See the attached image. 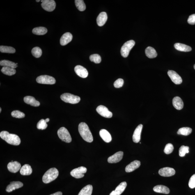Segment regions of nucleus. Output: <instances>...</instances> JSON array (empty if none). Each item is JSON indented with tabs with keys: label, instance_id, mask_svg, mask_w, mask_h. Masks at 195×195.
<instances>
[{
	"label": "nucleus",
	"instance_id": "1",
	"mask_svg": "<svg viewBox=\"0 0 195 195\" xmlns=\"http://www.w3.org/2000/svg\"><path fill=\"white\" fill-rule=\"evenodd\" d=\"M0 136L2 139L4 140L6 142L10 145H19L21 143L20 138L17 135L10 134L6 131H3L0 133Z\"/></svg>",
	"mask_w": 195,
	"mask_h": 195
},
{
	"label": "nucleus",
	"instance_id": "2",
	"mask_svg": "<svg viewBox=\"0 0 195 195\" xmlns=\"http://www.w3.org/2000/svg\"><path fill=\"white\" fill-rule=\"evenodd\" d=\"M79 131L81 137L85 141L90 143L93 141V136L86 123L82 122L79 125Z\"/></svg>",
	"mask_w": 195,
	"mask_h": 195
},
{
	"label": "nucleus",
	"instance_id": "3",
	"mask_svg": "<svg viewBox=\"0 0 195 195\" xmlns=\"http://www.w3.org/2000/svg\"><path fill=\"white\" fill-rule=\"evenodd\" d=\"M58 175V171L56 168H50L46 172L42 178L44 183L48 184L56 180Z\"/></svg>",
	"mask_w": 195,
	"mask_h": 195
},
{
	"label": "nucleus",
	"instance_id": "4",
	"mask_svg": "<svg viewBox=\"0 0 195 195\" xmlns=\"http://www.w3.org/2000/svg\"><path fill=\"white\" fill-rule=\"evenodd\" d=\"M61 98L65 102L73 104L78 103L81 100L80 98L78 96L69 93L62 94L61 96Z\"/></svg>",
	"mask_w": 195,
	"mask_h": 195
},
{
	"label": "nucleus",
	"instance_id": "5",
	"mask_svg": "<svg viewBox=\"0 0 195 195\" xmlns=\"http://www.w3.org/2000/svg\"><path fill=\"white\" fill-rule=\"evenodd\" d=\"M58 137L62 141L67 143H70L72 141V138L70 133L65 127L61 128L58 131Z\"/></svg>",
	"mask_w": 195,
	"mask_h": 195
},
{
	"label": "nucleus",
	"instance_id": "6",
	"mask_svg": "<svg viewBox=\"0 0 195 195\" xmlns=\"http://www.w3.org/2000/svg\"><path fill=\"white\" fill-rule=\"evenodd\" d=\"M135 44L134 40H131L126 42L122 46L121 49V54L122 56L127 58L131 50Z\"/></svg>",
	"mask_w": 195,
	"mask_h": 195
},
{
	"label": "nucleus",
	"instance_id": "7",
	"mask_svg": "<svg viewBox=\"0 0 195 195\" xmlns=\"http://www.w3.org/2000/svg\"><path fill=\"white\" fill-rule=\"evenodd\" d=\"M36 81L39 84H44L53 85L56 82L54 78L46 75L38 76L36 79Z\"/></svg>",
	"mask_w": 195,
	"mask_h": 195
},
{
	"label": "nucleus",
	"instance_id": "8",
	"mask_svg": "<svg viewBox=\"0 0 195 195\" xmlns=\"http://www.w3.org/2000/svg\"><path fill=\"white\" fill-rule=\"evenodd\" d=\"M87 170L86 167L82 166H80L73 170L70 172V175L76 178H81L84 177V174L86 172Z\"/></svg>",
	"mask_w": 195,
	"mask_h": 195
},
{
	"label": "nucleus",
	"instance_id": "9",
	"mask_svg": "<svg viewBox=\"0 0 195 195\" xmlns=\"http://www.w3.org/2000/svg\"><path fill=\"white\" fill-rule=\"evenodd\" d=\"M41 1L42 8L47 11L52 12L56 8V3L54 0H43Z\"/></svg>",
	"mask_w": 195,
	"mask_h": 195
},
{
	"label": "nucleus",
	"instance_id": "10",
	"mask_svg": "<svg viewBox=\"0 0 195 195\" xmlns=\"http://www.w3.org/2000/svg\"><path fill=\"white\" fill-rule=\"evenodd\" d=\"M96 111L99 114L104 118H110L112 116V113L104 106H98L97 108Z\"/></svg>",
	"mask_w": 195,
	"mask_h": 195
},
{
	"label": "nucleus",
	"instance_id": "11",
	"mask_svg": "<svg viewBox=\"0 0 195 195\" xmlns=\"http://www.w3.org/2000/svg\"><path fill=\"white\" fill-rule=\"evenodd\" d=\"M168 74L172 82L176 85H179L182 84V80L180 76L175 71L169 70L168 72Z\"/></svg>",
	"mask_w": 195,
	"mask_h": 195
},
{
	"label": "nucleus",
	"instance_id": "12",
	"mask_svg": "<svg viewBox=\"0 0 195 195\" xmlns=\"http://www.w3.org/2000/svg\"><path fill=\"white\" fill-rule=\"evenodd\" d=\"M123 155L124 153L123 152H117L108 158V162L110 164H115L119 162L123 159Z\"/></svg>",
	"mask_w": 195,
	"mask_h": 195
},
{
	"label": "nucleus",
	"instance_id": "13",
	"mask_svg": "<svg viewBox=\"0 0 195 195\" xmlns=\"http://www.w3.org/2000/svg\"><path fill=\"white\" fill-rule=\"evenodd\" d=\"M175 170L173 168L166 167L161 168L159 171V173L161 176L170 177L175 175Z\"/></svg>",
	"mask_w": 195,
	"mask_h": 195
},
{
	"label": "nucleus",
	"instance_id": "14",
	"mask_svg": "<svg viewBox=\"0 0 195 195\" xmlns=\"http://www.w3.org/2000/svg\"><path fill=\"white\" fill-rule=\"evenodd\" d=\"M74 71L76 74L81 77L86 78L88 75L87 70L81 65H78L76 66L74 68Z\"/></svg>",
	"mask_w": 195,
	"mask_h": 195
},
{
	"label": "nucleus",
	"instance_id": "15",
	"mask_svg": "<svg viewBox=\"0 0 195 195\" xmlns=\"http://www.w3.org/2000/svg\"><path fill=\"white\" fill-rule=\"evenodd\" d=\"M143 128V125L140 124L138 125L135 130L133 136V140L134 142H139L141 140V135Z\"/></svg>",
	"mask_w": 195,
	"mask_h": 195
},
{
	"label": "nucleus",
	"instance_id": "16",
	"mask_svg": "<svg viewBox=\"0 0 195 195\" xmlns=\"http://www.w3.org/2000/svg\"><path fill=\"white\" fill-rule=\"evenodd\" d=\"M23 184L20 182H10L9 185L7 186L6 191L8 192H10L15 189L22 188Z\"/></svg>",
	"mask_w": 195,
	"mask_h": 195
},
{
	"label": "nucleus",
	"instance_id": "17",
	"mask_svg": "<svg viewBox=\"0 0 195 195\" xmlns=\"http://www.w3.org/2000/svg\"><path fill=\"white\" fill-rule=\"evenodd\" d=\"M127 186V183L125 182H122L116 188L115 190L112 192L110 195H120L124 191Z\"/></svg>",
	"mask_w": 195,
	"mask_h": 195
},
{
	"label": "nucleus",
	"instance_id": "18",
	"mask_svg": "<svg viewBox=\"0 0 195 195\" xmlns=\"http://www.w3.org/2000/svg\"><path fill=\"white\" fill-rule=\"evenodd\" d=\"M21 168V164L17 161L10 162L8 165V168L9 171L12 173L17 172L20 170Z\"/></svg>",
	"mask_w": 195,
	"mask_h": 195
},
{
	"label": "nucleus",
	"instance_id": "19",
	"mask_svg": "<svg viewBox=\"0 0 195 195\" xmlns=\"http://www.w3.org/2000/svg\"><path fill=\"white\" fill-rule=\"evenodd\" d=\"M140 165L141 162L140 161L134 160L126 166L125 168V171L127 172H130L137 169Z\"/></svg>",
	"mask_w": 195,
	"mask_h": 195
},
{
	"label": "nucleus",
	"instance_id": "20",
	"mask_svg": "<svg viewBox=\"0 0 195 195\" xmlns=\"http://www.w3.org/2000/svg\"><path fill=\"white\" fill-rule=\"evenodd\" d=\"M72 38L71 34L69 32L65 33L61 37L60 40V44L62 46L66 45L71 41Z\"/></svg>",
	"mask_w": 195,
	"mask_h": 195
},
{
	"label": "nucleus",
	"instance_id": "21",
	"mask_svg": "<svg viewBox=\"0 0 195 195\" xmlns=\"http://www.w3.org/2000/svg\"><path fill=\"white\" fill-rule=\"evenodd\" d=\"M107 15L105 12H102L99 14L97 19V24L99 26H102L107 22Z\"/></svg>",
	"mask_w": 195,
	"mask_h": 195
},
{
	"label": "nucleus",
	"instance_id": "22",
	"mask_svg": "<svg viewBox=\"0 0 195 195\" xmlns=\"http://www.w3.org/2000/svg\"><path fill=\"white\" fill-rule=\"evenodd\" d=\"M24 100V102L26 104H30L34 107H38L40 105V102L35 100L34 97L30 96H27L25 97Z\"/></svg>",
	"mask_w": 195,
	"mask_h": 195
},
{
	"label": "nucleus",
	"instance_id": "23",
	"mask_svg": "<svg viewBox=\"0 0 195 195\" xmlns=\"http://www.w3.org/2000/svg\"><path fill=\"white\" fill-rule=\"evenodd\" d=\"M173 105L176 109L181 110L184 107V103L182 99L178 97H176L173 99Z\"/></svg>",
	"mask_w": 195,
	"mask_h": 195
},
{
	"label": "nucleus",
	"instance_id": "24",
	"mask_svg": "<svg viewBox=\"0 0 195 195\" xmlns=\"http://www.w3.org/2000/svg\"><path fill=\"white\" fill-rule=\"evenodd\" d=\"M100 137L105 142L109 143L112 141V137L110 134L106 129H101L100 131Z\"/></svg>",
	"mask_w": 195,
	"mask_h": 195
},
{
	"label": "nucleus",
	"instance_id": "25",
	"mask_svg": "<svg viewBox=\"0 0 195 195\" xmlns=\"http://www.w3.org/2000/svg\"><path fill=\"white\" fill-rule=\"evenodd\" d=\"M153 190L157 193L168 194L170 193V189L165 186L158 185L153 188Z\"/></svg>",
	"mask_w": 195,
	"mask_h": 195
},
{
	"label": "nucleus",
	"instance_id": "26",
	"mask_svg": "<svg viewBox=\"0 0 195 195\" xmlns=\"http://www.w3.org/2000/svg\"><path fill=\"white\" fill-rule=\"evenodd\" d=\"M175 48L179 51L189 52L191 50V48L189 46L181 43H176L174 45Z\"/></svg>",
	"mask_w": 195,
	"mask_h": 195
},
{
	"label": "nucleus",
	"instance_id": "27",
	"mask_svg": "<svg viewBox=\"0 0 195 195\" xmlns=\"http://www.w3.org/2000/svg\"><path fill=\"white\" fill-rule=\"evenodd\" d=\"M32 172V169L29 164H26L23 166L20 170V173L23 176L31 175Z\"/></svg>",
	"mask_w": 195,
	"mask_h": 195
},
{
	"label": "nucleus",
	"instance_id": "28",
	"mask_svg": "<svg viewBox=\"0 0 195 195\" xmlns=\"http://www.w3.org/2000/svg\"><path fill=\"white\" fill-rule=\"evenodd\" d=\"M145 54L148 58H152L156 57L157 53L155 49L153 47H148L145 50Z\"/></svg>",
	"mask_w": 195,
	"mask_h": 195
},
{
	"label": "nucleus",
	"instance_id": "29",
	"mask_svg": "<svg viewBox=\"0 0 195 195\" xmlns=\"http://www.w3.org/2000/svg\"><path fill=\"white\" fill-rule=\"evenodd\" d=\"M93 189V186L88 185L83 188L78 195H92Z\"/></svg>",
	"mask_w": 195,
	"mask_h": 195
},
{
	"label": "nucleus",
	"instance_id": "30",
	"mask_svg": "<svg viewBox=\"0 0 195 195\" xmlns=\"http://www.w3.org/2000/svg\"><path fill=\"white\" fill-rule=\"evenodd\" d=\"M0 65L1 66L10 67V68L15 69L17 67L16 63L8 60H2L0 62Z\"/></svg>",
	"mask_w": 195,
	"mask_h": 195
},
{
	"label": "nucleus",
	"instance_id": "31",
	"mask_svg": "<svg viewBox=\"0 0 195 195\" xmlns=\"http://www.w3.org/2000/svg\"><path fill=\"white\" fill-rule=\"evenodd\" d=\"M47 30L45 27H36L33 29L32 32L34 34L37 35H43L47 33Z\"/></svg>",
	"mask_w": 195,
	"mask_h": 195
},
{
	"label": "nucleus",
	"instance_id": "32",
	"mask_svg": "<svg viewBox=\"0 0 195 195\" xmlns=\"http://www.w3.org/2000/svg\"><path fill=\"white\" fill-rule=\"evenodd\" d=\"M1 71L6 75L11 76L16 73V70L15 69L10 67H3L1 70Z\"/></svg>",
	"mask_w": 195,
	"mask_h": 195
},
{
	"label": "nucleus",
	"instance_id": "33",
	"mask_svg": "<svg viewBox=\"0 0 195 195\" xmlns=\"http://www.w3.org/2000/svg\"><path fill=\"white\" fill-rule=\"evenodd\" d=\"M192 130L189 127H183L178 129L177 134L184 136H188L192 132Z\"/></svg>",
	"mask_w": 195,
	"mask_h": 195
},
{
	"label": "nucleus",
	"instance_id": "34",
	"mask_svg": "<svg viewBox=\"0 0 195 195\" xmlns=\"http://www.w3.org/2000/svg\"><path fill=\"white\" fill-rule=\"evenodd\" d=\"M0 51L2 53H11L13 54L16 52V50L14 48L8 46H1Z\"/></svg>",
	"mask_w": 195,
	"mask_h": 195
},
{
	"label": "nucleus",
	"instance_id": "35",
	"mask_svg": "<svg viewBox=\"0 0 195 195\" xmlns=\"http://www.w3.org/2000/svg\"><path fill=\"white\" fill-rule=\"evenodd\" d=\"M75 3L76 7L80 11H83L86 10V7L84 1H82V0H75Z\"/></svg>",
	"mask_w": 195,
	"mask_h": 195
},
{
	"label": "nucleus",
	"instance_id": "36",
	"mask_svg": "<svg viewBox=\"0 0 195 195\" xmlns=\"http://www.w3.org/2000/svg\"><path fill=\"white\" fill-rule=\"evenodd\" d=\"M42 53L41 49L38 47L33 48L32 50V53L33 56L36 58L40 57L42 56Z\"/></svg>",
	"mask_w": 195,
	"mask_h": 195
},
{
	"label": "nucleus",
	"instance_id": "37",
	"mask_svg": "<svg viewBox=\"0 0 195 195\" xmlns=\"http://www.w3.org/2000/svg\"><path fill=\"white\" fill-rule=\"evenodd\" d=\"M189 152V147L187 146H182L179 150V155L181 157H184L185 154Z\"/></svg>",
	"mask_w": 195,
	"mask_h": 195
},
{
	"label": "nucleus",
	"instance_id": "38",
	"mask_svg": "<svg viewBox=\"0 0 195 195\" xmlns=\"http://www.w3.org/2000/svg\"><path fill=\"white\" fill-rule=\"evenodd\" d=\"M90 61L96 64H99L101 62V58L100 55L94 54L91 55L90 56Z\"/></svg>",
	"mask_w": 195,
	"mask_h": 195
},
{
	"label": "nucleus",
	"instance_id": "39",
	"mask_svg": "<svg viewBox=\"0 0 195 195\" xmlns=\"http://www.w3.org/2000/svg\"><path fill=\"white\" fill-rule=\"evenodd\" d=\"M11 114L12 117L16 118H22L25 117V114L24 113L18 110L12 111Z\"/></svg>",
	"mask_w": 195,
	"mask_h": 195
},
{
	"label": "nucleus",
	"instance_id": "40",
	"mask_svg": "<svg viewBox=\"0 0 195 195\" xmlns=\"http://www.w3.org/2000/svg\"><path fill=\"white\" fill-rule=\"evenodd\" d=\"M37 128L39 129L44 130L47 128V124L45 120L42 119L40 120L37 124Z\"/></svg>",
	"mask_w": 195,
	"mask_h": 195
},
{
	"label": "nucleus",
	"instance_id": "41",
	"mask_svg": "<svg viewBox=\"0 0 195 195\" xmlns=\"http://www.w3.org/2000/svg\"><path fill=\"white\" fill-rule=\"evenodd\" d=\"M174 149V147L172 144L171 143H168L166 145L164 149V153L166 154H171L173 152Z\"/></svg>",
	"mask_w": 195,
	"mask_h": 195
},
{
	"label": "nucleus",
	"instance_id": "42",
	"mask_svg": "<svg viewBox=\"0 0 195 195\" xmlns=\"http://www.w3.org/2000/svg\"><path fill=\"white\" fill-rule=\"evenodd\" d=\"M124 83L123 79H118L114 82V86L115 88H121L123 86Z\"/></svg>",
	"mask_w": 195,
	"mask_h": 195
},
{
	"label": "nucleus",
	"instance_id": "43",
	"mask_svg": "<svg viewBox=\"0 0 195 195\" xmlns=\"http://www.w3.org/2000/svg\"><path fill=\"white\" fill-rule=\"evenodd\" d=\"M189 186L191 189H193L195 188V174L190 179Z\"/></svg>",
	"mask_w": 195,
	"mask_h": 195
},
{
	"label": "nucleus",
	"instance_id": "44",
	"mask_svg": "<svg viewBox=\"0 0 195 195\" xmlns=\"http://www.w3.org/2000/svg\"><path fill=\"white\" fill-rule=\"evenodd\" d=\"M188 22L189 24H195V14L189 16L188 20Z\"/></svg>",
	"mask_w": 195,
	"mask_h": 195
},
{
	"label": "nucleus",
	"instance_id": "45",
	"mask_svg": "<svg viewBox=\"0 0 195 195\" xmlns=\"http://www.w3.org/2000/svg\"><path fill=\"white\" fill-rule=\"evenodd\" d=\"M62 193L61 192V191H58L56 193H54V194H51L50 195H62Z\"/></svg>",
	"mask_w": 195,
	"mask_h": 195
},
{
	"label": "nucleus",
	"instance_id": "46",
	"mask_svg": "<svg viewBox=\"0 0 195 195\" xmlns=\"http://www.w3.org/2000/svg\"><path fill=\"white\" fill-rule=\"evenodd\" d=\"M45 121L46 123H47V122H48L50 121V119L49 118H47L45 120Z\"/></svg>",
	"mask_w": 195,
	"mask_h": 195
},
{
	"label": "nucleus",
	"instance_id": "47",
	"mask_svg": "<svg viewBox=\"0 0 195 195\" xmlns=\"http://www.w3.org/2000/svg\"><path fill=\"white\" fill-rule=\"evenodd\" d=\"M36 1L37 2H40V0H37V1Z\"/></svg>",
	"mask_w": 195,
	"mask_h": 195
},
{
	"label": "nucleus",
	"instance_id": "48",
	"mask_svg": "<svg viewBox=\"0 0 195 195\" xmlns=\"http://www.w3.org/2000/svg\"><path fill=\"white\" fill-rule=\"evenodd\" d=\"M1 111H2V109L1 108H0V113H1Z\"/></svg>",
	"mask_w": 195,
	"mask_h": 195
},
{
	"label": "nucleus",
	"instance_id": "49",
	"mask_svg": "<svg viewBox=\"0 0 195 195\" xmlns=\"http://www.w3.org/2000/svg\"><path fill=\"white\" fill-rule=\"evenodd\" d=\"M194 69H195V64H194Z\"/></svg>",
	"mask_w": 195,
	"mask_h": 195
},
{
	"label": "nucleus",
	"instance_id": "50",
	"mask_svg": "<svg viewBox=\"0 0 195 195\" xmlns=\"http://www.w3.org/2000/svg\"><path fill=\"white\" fill-rule=\"evenodd\" d=\"M16 65H17L18 64V63H16Z\"/></svg>",
	"mask_w": 195,
	"mask_h": 195
}]
</instances>
